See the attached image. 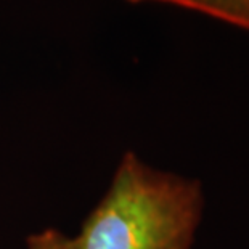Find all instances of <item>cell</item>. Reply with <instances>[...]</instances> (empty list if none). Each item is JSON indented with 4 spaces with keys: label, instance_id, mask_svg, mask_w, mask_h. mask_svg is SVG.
Returning a JSON list of instances; mask_svg holds the SVG:
<instances>
[{
    "label": "cell",
    "instance_id": "1",
    "mask_svg": "<svg viewBox=\"0 0 249 249\" xmlns=\"http://www.w3.org/2000/svg\"><path fill=\"white\" fill-rule=\"evenodd\" d=\"M203 204L199 182L156 171L125 153L74 238L76 249H192Z\"/></svg>",
    "mask_w": 249,
    "mask_h": 249
},
{
    "label": "cell",
    "instance_id": "2",
    "mask_svg": "<svg viewBox=\"0 0 249 249\" xmlns=\"http://www.w3.org/2000/svg\"><path fill=\"white\" fill-rule=\"evenodd\" d=\"M127 2L174 5L249 31V0H127Z\"/></svg>",
    "mask_w": 249,
    "mask_h": 249
},
{
    "label": "cell",
    "instance_id": "3",
    "mask_svg": "<svg viewBox=\"0 0 249 249\" xmlns=\"http://www.w3.org/2000/svg\"><path fill=\"white\" fill-rule=\"evenodd\" d=\"M28 249H76V243L56 230H45L29 238Z\"/></svg>",
    "mask_w": 249,
    "mask_h": 249
}]
</instances>
